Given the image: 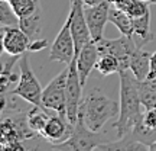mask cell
Returning a JSON list of instances; mask_svg holds the SVG:
<instances>
[{
  "instance_id": "obj_1",
  "label": "cell",
  "mask_w": 156,
  "mask_h": 151,
  "mask_svg": "<svg viewBox=\"0 0 156 151\" xmlns=\"http://www.w3.org/2000/svg\"><path fill=\"white\" fill-rule=\"evenodd\" d=\"M117 74L120 77V112L114 122V129L117 132V140H122L132 132L136 123L143 119L145 108L140 100L139 81L132 70H123Z\"/></svg>"
},
{
  "instance_id": "obj_2",
  "label": "cell",
  "mask_w": 156,
  "mask_h": 151,
  "mask_svg": "<svg viewBox=\"0 0 156 151\" xmlns=\"http://www.w3.org/2000/svg\"><path fill=\"white\" fill-rule=\"evenodd\" d=\"M80 109L83 111L85 123L91 131L100 132L110 119L119 116L120 103L110 99L100 89H93L88 96L83 99Z\"/></svg>"
},
{
  "instance_id": "obj_3",
  "label": "cell",
  "mask_w": 156,
  "mask_h": 151,
  "mask_svg": "<svg viewBox=\"0 0 156 151\" xmlns=\"http://www.w3.org/2000/svg\"><path fill=\"white\" fill-rule=\"evenodd\" d=\"M106 144L104 137L100 132H95L87 126L85 119H84L83 111L80 109L78 112V119L74 123L73 135L68 138L65 142L59 145H54L56 150H74V151H91L98 150V147Z\"/></svg>"
},
{
  "instance_id": "obj_4",
  "label": "cell",
  "mask_w": 156,
  "mask_h": 151,
  "mask_svg": "<svg viewBox=\"0 0 156 151\" xmlns=\"http://www.w3.org/2000/svg\"><path fill=\"white\" fill-rule=\"evenodd\" d=\"M19 68H20V78L17 81V86L12 90V93L22 97L23 100L29 102L32 106H42V92H44V89L41 87V83L38 81L35 73L32 71L29 57L26 52L20 57Z\"/></svg>"
},
{
  "instance_id": "obj_5",
  "label": "cell",
  "mask_w": 156,
  "mask_h": 151,
  "mask_svg": "<svg viewBox=\"0 0 156 151\" xmlns=\"http://www.w3.org/2000/svg\"><path fill=\"white\" fill-rule=\"evenodd\" d=\"M67 77L68 68L51 80L42 92V106L67 116Z\"/></svg>"
},
{
  "instance_id": "obj_6",
  "label": "cell",
  "mask_w": 156,
  "mask_h": 151,
  "mask_svg": "<svg viewBox=\"0 0 156 151\" xmlns=\"http://www.w3.org/2000/svg\"><path fill=\"white\" fill-rule=\"evenodd\" d=\"M34 132L28 123V115H13L6 116L3 113V119L0 123V148L13 142H22L26 138L34 137Z\"/></svg>"
},
{
  "instance_id": "obj_7",
  "label": "cell",
  "mask_w": 156,
  "mask_h": 151,
  "mask_svg": "<svg viewBox=\"0 0 156 151\" xmlns=\"http://www.w3.org/2000/svg\"><path fill=\"white\" fill-rule=\"evenodd\" d=\"M83 84L80 80V73L77 67V55L68 64L67 77V118L71 123H75L78 119L80 106L83 102Z\"/></svg>"
},
{
  "instance_id": "obj_8",
  "label": "cell",
  "mask_w": 156,
  "mask_h": 151,
  "mask_svg": "<svg viewBox=\"0 0 156 151\" xmlns=\"http://www.w3.org/2000/svg\"><path fill=\"white\" fill-rule=\"evenodd\" d=\"M97 44H98L100 55L101 54H112V55H114L120 61V71L129 70L130 55L137 48V45H136V42L133 39V35H122L120 38H116V39L103 38Z\"/></svg>"
},
{
  "instance_id": "obj_9",
  "label": "cell",
  "mask_w": 156,
  "mask_h": 151,
  "mask_svg": "<svg viewBox=\"0 0 156 151\" xmlns=\"http://www.w3.org/2000/svg\"><path fill=\"white\" fill-rule=\"evenodd\" d=\"M68 19H69L71 34H73L74 44H75V55H78L84 45L93 39L90 34L88 23L85 21L83 0H71V9L68 13Z\"/></svg>"
},
{
  "instance_id": "obj_10",
  "label": "cell",
  "mask_w": 156,
  "mask_h": 151,
  "mask_svg": "<svg viewBox=\"0 0 156 151\" xmlns=\"http://www.w3.org/2000/svg\"><path fill=\"white\" fill-rule=\"evenodd\" d=\"M74 57H75V44H74L73 34H71L69 19L67 17L61 31L56 35L55 41L51 45L49 61H59L68 66L74 60Z\"/></svg>"
},
{
  "instance_id": "obj_11",
  "label": "cell",
  "mask_w": 156,
  "mask_h": 151,
  "mask_svg": "<svg viewBox=\"0 0 156 151\" xmlns=\"http://www.w3.org/2000/svg\"><path fill=\"white\" fill-rule=\"evenodd\" d=\"M112 3L108 0H104L103 3H98L95 6H84V13H85V21L88 23V29L93 41L98 42L104 38V28L108 21V13H110Z\"/></svg>"
},
{
  "instance_id": "obj_12",
  "label": "cell",
  "mask_w": 156,
  "mask_h": 151,
  "mask_svg": "<svg viewBox=\"0 0 156 151\" xmlns=\"http://www.w3.org/2000/svg\"><path fill=\"white\" fill-rule=\"evenodd\" d=\"M73 131H74V123L69 122L65 115L54 112L51 113L44 131L41 132V137L48 140L52 145H59L62 142H65L73 135Z\"/></svg>"
},
{
  "instance_id": "obj_13",
  "label": "cell",
  "mask_w": 156,
  "mask_h": 151,
  "mask_svg": "<svg viewBox=\"0 0 156 151\" xmlns=\"http://www.w3.org/2000/svg\"><path fill=\"white\" fill-rule=\"evenodd\" d=\"M30 39L19 26L2 28V50L9 55H23L29 48Z\"/></svg>"
},
{
  "instance_id": "obj_14",
  "label": "cell",
  "mask_w": 156,
  "mask_h": 151,
  "mask_svg": "<svg viewBox=\"0 0 156 151\" xmlns=\"http://www.w3.org/2000/svg\"><path fill=\"white\" fill-rule=\"evenodd\" d=\"M98 58H100L98 44L91 39L90 42H87L81 48L80 54L77 55V67H78V73H80V80H81L83 86H85L90 74L93 71V68L97 67Z\"/></svg>"
},
{
  "instance_id": "obj_15",
  "label": "cell",
  "mask_w": 156,
  "mask_h": 151,
  "mask_svg": "<svg viewBox=\"0 0 156 151\" xmlns=\"http://www.w3.org/2000/svg\"><path fill=\"white\" fill-rule=\"evenodd\" d=\"M151 55L147 51L143 48H136L130 55V61H129V68L132 70L134 77L137 78V81H143L149 77L151 73Z\"/></svg>"
},
{
  "instance_id": "obj_16",
  "label": "cell",
  "mask_w": 156,
  "mask_h": 151,
  "mask_svg": "<svg viewBox=\"0 0 156 151\" xmlns=\"http://www.w3.org/2000/svg\"><path fill=\"white\" fill-rule=\"evenodd\" d=\"M133 21V39L136 45L143 48L147 42L153 39V34L151 31V10L145 15L137 17H132Z\"/></svg>"
},
{
  "instance_id": "obj_17",
  "label": "cell",
  "mask_w": 156,
  "mask_h": 151,
  "mask_svg": "<svg viewBox=\"0 0 156 151\" xmlns=\"http://www.w3.org/2000/svg\"><path fill=\"white\" fill-rule=\"evenodd\" d=\"M42 22H44V16H42V12H41V9H39V6H38V9L32 15L20 17L17 26L28 35L30 41H34L41 34V31H42Z\"/></svg>"
},
{
  "instance_id": "obj_18",
  "label": "cell",
  "mask_w": 156,
  "mask_h": 151,
  "mask_svg": "<svg viewBox=\"0 0 156 151\" xmlns=\"http://www.w3.org/2000/svg\"><path fill=\"white\" fill-rule=\"evenodd\" d=\"M108 21L113 23L122 35H133V21L127 13L122 9H117L116 6L110 7Z\"/></svg>"
},
{
  "instance_id": "obj_19",
  "label": "cell",
  "mask_w": 156,
  "mask_h": 151,
  "mask_svg": "<svg viewBox=\"0 0 156 151\" xmlns=\"http://www.w3.org/2000/svg\"><path fill=\"white\" fill-rule=\"evenodd\" d=\"M139 95L145 111L156 108V78H146L137 83Z\"/></svg>"
},
{
  "instance_id": "obj_20",
  "label": "cell",
  "mask_w": 156,
  "mask_h": 151,
  "mask_svg": "<svg viewBox=\"0 0 156 151\" xmlns=\"http://www.w3.org/2000/svg\"><path fill=\"white\" fill-rule=\"evenodd\" d=\"M48 111L49 109H45L42 106H32V109L28 112V123L34 132L41 135V132L44 131L45 125L51 116Z\"/></svg>"
},
{
  "instance_id": "obj_21",
  "label": "cell",
  "mask_w": 156,
  "mask_h": 151,
  "mask_svg": "<svg viewBox=\"0 0 156 151\" xmlns=\"http://www.w3.org/2000/svg\"><path fill=\"white\" fill-rule=\"evenodd\" d=\"M95 68L103 76H110V74L120 71V61L114 55H112V54H101Z\"/></svg>"
},
{
  "instance_id": "obj_22",
  "label": "cell",
  "mask_w": 156,
  "mask_h": 151,
  "mask_svg": "<svg viewBox=\"0 0 156 151\" xmlns=\"http://www.w3.org/2000/svg\"><path fill=\"white\" fill-rule=\"evenodd\" d=\"M9 3L19 19L32 15L39 6V3H36V0H10Z\"/></svg>"
},
{
  "instance_id": "obj_23",
  "label": "cell",
  "mask_w": 156,
  "mask_h": 151,
  "mask_svg": "<svg viewBox=\"0 0 156 151\" xmlns=\"http://www.w3.org/2000/svg\"><path fill=\"white\" fill-rule=\"evenodd\" d=\"M0 23L2 26H15L19 25V17L13 12L9 2L2 0L0 2Z\"/></svg>"
},
{
  "instance_id": "obj_24",
  "label": "cell",
  "mask_w": 156,
  "mask_h": 151,
  "mask_svg": "<svg viewBox=\"0 0 156 151\" xmlns=\"http://www.w3.org/2000/svg\"><path fill=\"white\" fill-rule=\"evenodd\" d=\"M143 123H145L147 128L156 129V108H152V109L145 111V115H143Z\"/></svg>"
},
{
  "instance_id": "obj_25",
  "label": "cell",
  "mask_w": 156,
  "mask_h": 151,
  "mask_svg": "<svg viewBox=\"0 0 156 151\" xmlns=\"http://www.w3.org/2000/svg\"><path fill=\"white\" fill-rule=\"evenodd\" d=\"M48 45H49L48 39H34V41H30L28 51L29 52H36V51H41V50H44V48H46Z\"/></svg>"
},
{
  "instance_id": "obj_26",
  "label": "cell",
  "mask_w": 156,
  "mask_h": 151,
  "mask_svg": "<svg viewBox=\"0 0 156 151\" xmlns=\"http://www.w3.org/2000/svg\"><path fill=\"white\" fill-rule=\"evenodd\" d=\"M133 2H134V0H113L112 5H113V6H116L117 9H122V10L127 12V10H129V7L133 5Z\"/></svg>"
},
{
  "instance_id": "obj_27",
  "label": "cell",
  "mask_w": 156,
  "mask_h": 151,
  "mask_svg": "<svg viewBox=\"0 0 156 151\" xmlns=\"http://www.w3.org/2000/svg\"><path fill=\"white\" fill-rule=\"evenodd\" d=\"M147 78H156V51L151 55V73Z\"/></svg>"
},
{
  "instance_id": "obj_28",
  "label": "cell",
  "mask_w": 156,
  "mask_h": 151,
  "mask_svg": "<svg viewBox=\"0 0 156 151\" xmlns=\"http://www.w3.org/2000/svg\"><path fill=\"white\" fill-rule=\"evenodd\" d=\"M104 0H83L84 6H95L98 5V3H103Z\"/></svg>"
},
{
  "instance_id": "obj_29",
  "label": "cell",
  "mask_w": 156,
  "mask_h": 151,
  "mask_svg": "<svg viewBox=\"0 0 156 151\" xmlns=\"http://www.w3.org/2000/svg\"><path fill=\"white\" fill-rule=\"evenodd\" d=\"M149 150H152V151H156V141L153 142V144H151L149 145Z\"/></svg>"
},
{
  "instance_id": "obj_30",
  "label": "cell",
  "mask_w": 156,
  "mask_h": 151,
  "mask_svg": "<svg viewBox=\"0 0 156 151\" xmlns=\"http://www.w3.org/2000/svg\"><path fill=\"white\" fill-rule=\"evenodd\" d=\"M151 3H153V5H156V0H152Z\"/></svg>"
},
{
  "instance_id": "obj_31",
  "label": "cell",
  "mask_w": 156,
  "mask_h": 151,
  "mask_svg": "<svg viewBox=\"0 0 156 151\" xmlns=\"http://www.w3.org/2000/svg\"><path fill=\"white\" fill-rule=\"evenodd\" d=\"M108 2H110V3H112V2H113V0H108Z\"/></svg>"
},
{
  "instance_id": "obj_32",
  "label": "cell",
  "mask_w": 156,
  "mask_h": 151,
  "mask_svg": "<svg viewBox=\"0 0 156 151\" xmlns=\"http://www.w3.org/2000/svg\"><path fill=\"white\" fill-rule=\"evenodd\" d=\"M36 3H39V0H36Z\"/></svg>"
},
{
  "instance_id": "obj_33",
  "label": "cell",
  "mask_w": 156,
  "mask_h": 151,
  "mask_svg": "<svg viewBox=\"0 0 156 151\" xmlns=\"http://www.w3.org/2000/svg\"><path fill=\"white\" fill-rule=\"evenodd\" d=\"M6 2H10V0H6Z\"/></svg>"
},
{
  "instance_id": "obj_34",
  "label": "cell",
  "mask_w": 156,
  "mask_h": 151,
  "mask_svg": "<svg viewBox=\"0 0 156 151\" xmlns=\"http://www.w3.org/2000/svg\"><path fill=\"white\" fill-rule=\"evenodd\" d=\"M69 2H71V0H69Z\"/></svg>"
}]
</instances>
